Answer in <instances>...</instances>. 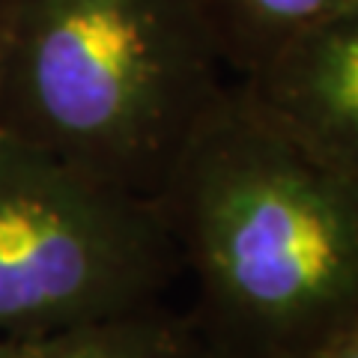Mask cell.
Segmentation results:
<instances>
[{
    "mask_svg": "<svg viewBox=\"0 0 358 358\" xmlns=\"http://www.w3.org/2000/svg\"><path fill=\"white\" fill-rule=\"evenodd\" d=\"M233 81L275 126L358 176V3Z\"/></svg>",
    "mask_w": 358,
    "mask_h": 358,
    "instance_id": "4",
    "label": "cell"
},
{
    "mask_svg": "<svg viewBox=\"0 0 358 358\" xmlns=\"http://www.w3.org/2000/svg\"><path fill=\"white\" fill-rule=\"evenodd\" d=\"M358 0H197L233 78L248 75L299 33Z\"/></svg>",
    "mask_w": 358,
    "mask_h": 358,
    "instance_id": "6",
    "label": "cell"
},
{
    "mask_svg": "<svg viewBox=\"0 0 358 358\" xmlns=\"http://www.w3.org/2000/svg\"><path fill=\"white\" fill-rule=\"evenodd\" d=\"M200 358H224V355H218V352H212V350H209V346L203 343V355H200Z\"/></svg>",
    "mask_w": 358,
    "mask_h": 358,
    "instance_id": "9",
    "label": "cell"
},
{
    "mask_svg": "<svg viewBox=\"0 0 358 358\" xmlns=\"http://www.w3.org/2000/svg\"><path fill=\"white\" fill-rule=\"evenodd\" d=\"M179 272L159 200L0 131V338L159 305Z\"/></svg>",
    "mask_w": 358,
    "mask_h": 358,
    "instance_id": "3",
    "label": "cell"
},
{
    "mask_svg": "<svg viewBox=\"0 0 358 358\" xmlns=\"http://www.w3.org/2000/svg\"><path fill=\"white\" fill-rule=\"evenodd\" d=\"M203 341L192 313L159 301L122 317L42 334L0 338V358H200Z\"/></svg>",
    "mask_w": 358,
    "mask_h": 358,
    "instance_id": "5",
    "label": "cell"
},
{
    "mask_svg": "<svg viewBox=\"0 0 358 358\" xmlns=\"http://www.w3.org/2000/svg\"><path fill=\"white\" fill-rule=\"evenodd\" d=\"M155 200L212 352L296 358L358 317V176L263 117L236 81Z\"/></svg>",
    "mask_w": 358,
    "mask_h": 358,
    "instance_id": "1",
    "label": "cell"
},
{
    "mask_svg": "<svg viewBox=\"0 0 358 358\" xmlns=\"http://www.w3.org/2000/svg\"><path fill=\"white\" fill-rule=\"evenodd\" d=\"M9 21H13V0H0V69H3V54L9 39Z\"/></svg>",
    "mask_w": 358,
    "mask_h": 358,
    "instance_id": "8",
    "label": "cell"
},
{
    "mask_svg": "<svg viewBox=\"0 0 358 358\" xmlns=\"http://www.w3.org/2000/svg\"><path fill=\"white\" fill-rule=\"evenodd\" d=\"M230 81L197 0H13L0 131L155 200Z\"/></svg>",
    "mask_w": 358,
    "mask_h": 358,
    "instance_id": "2",
    "label": "cell"
},
{
    "mask_svg": "<svg viewBox=\"0 0 358 358\" xmlns=\"http://www.w3.org/2000/svg\"><path fill=\"white\" fill-rule=\"evenodd\" d=\"M296 358H358V317L343 322L341 329H334L329 338L313 343Z\"/></svg>",
    "mask_w": 358,
    "mask_h": 358,
    "instance_id": "7",
    "label": "cell"
}]
</instances>
